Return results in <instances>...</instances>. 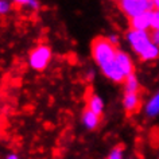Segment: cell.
<instances>
[{"label":"cell","instance_id":"6da1fadb","mask_svg":"<svg viewBox=\"0 0 159 159\" xmlns=\"http://www.w3.org/2000/svg\"><path fill=\"white\" fill-rule=\"evenodd\" d=\"M116 50L115 46L108 41V38L97 37L92 42V54L98 66L115 82H123L125 80L124 73L116 61Z\"/></svg>","mask_w":159,"mask_h":159},{"label":"cell","instance_id":"7a4b0ae2","mask_svg":"<svg viewBox=\"0 0 159 159\" xmlns=\"http://www.w3.org/2000/svg\"><path fill=\"white\" fill-rule=\"evenodd\" d=\"M127 38H128L132 49L139 54V57L143 61H152V59L158 58V46L154 45L150 38V34H147L146 31L129 30L127 34Z\"/></svg>","mask_w":159,"mask_h":159},{"label":"cell","instance_id":"3957f363","mask_svg":"<svg viewBox=\"0 0 159 159\" xmlns=\"http://www.w3.org/2000/svg\"><path fill=\"white\" fill-rule=\"evenodd\" d=\"M117 6L129 19L150 12L155 8L154 0H123L117 2Z\"/></svg>","mask_w":159,"mask_h":159},{"label":"cell","instance_id":"277c9868","mask_svg":"<svg viewBox=\"0 0 159 159\" xmlns=\"http://www.w3.org/2000/svg\"><path fill=\"white\" fill-rule=\"evenodd\" d=\"M51 57V50L46 45H39L31 51L30 65L35 70H43L47 66V62Z\"/></svg>","mask_w":159,"mask_h":159},{"label":"cell","instance_id":"5b68a950","mask_svg":"<svg viewBox=\"0 0 159 159\" xmlns=\"http://www.w3.org/2000/svg\"><path fill=\"white\" fill-rule=\"evenodd\" d=\"M152 16H154V11H150V12H146L143 15H139V16H136V18L129 19L131 30L146 31L147 29H151V25H152Z\"/></svg>","mask_w":159,"mask_h":159},{"label":"cell","instance_id":"8992f818","mask_svg":"<svg viewBox=\"0 0 159 159\" xmlns=\"http://www.w3.org/2000/svg\"><path fill=\"white\" fill-rule=\"evenodd\" d=\"M116 61L119 63V66H120L121 71L124 73L125 78L128 77V75H132L135 74V69H134V63L131 61V58L127 55L125 53H123L121 50H116Z\"/></svg>","mask_w":159,"mask_h":159},{"label":"cell","instance_id":"52a82bcc","mask_svg":"<svg viewBox=\"0 0 159 159\" xmlns=\"http://www.w3.org/2000/svg\"><path fill=\"white\" fill-rule=\"evenodd\" d=\"M82 123L88 129H96L98 123H100V116H97L94 112H92L88 107L82 112Z\"/></svg>","mask_w":159,"mask_h":159},{"label":"cell","instance_id":"ba28073f","mask_svg":"<svg viewBox=\"0 0 159 159\" xmlns=\"http://www.w3.org/2000/svg\"><path fill=\"white\" fill-rule=\"evenodd\" d=\"M86 102H88V105L86 107H88L92 112L96 113L97 116L101 117V113H102V101H101V98L98 97L96 93H93V92H90L89 90L88 96H86Z\"/></svg>","mask_w":159,"mask_h":159},{"label":"cell","instance_id":"9c48e42d","mask_svg":"<svg viewBox=\"0 0 159 159\" xmlns=\"http://www.w3.org/2000/svg\"><path fill=\"white\" fill-rule=\"evenodd\" d=\"M124 108L128 113L138 109L140 100H139V93H124V100H123Z\"/></svg>","mask_w":159,"mask_h":159},{"label":"cell","instance_id":"30bf717a","mask_svg":"<svg viewBox=\"0 0 159 159\" xmlns=\"http://www.w3.org/2000/svg\"><path fill=\"white\" fill-rule=\"evenodd\" d=\"M159 113V92L148 101V104L146 107V115L150 117H154Z\"/></svg>","mask_w":159,"mask_h":159},{"label":"cell","instance_id":"8fae6325","mask_svg":"<svg viewBox=\"0 0 159 159\" xmlns=\"http://www.w3.org/2000/svg\"><path fill=\"white\" fill-rule=\"evenodd\" d=\"M124 86H125V93H138L139 90V82L136 75H128L124 81Z\"/></svg>","mask_w":159,"mask_h":159},{"label":"cell","instance_id":"7c38bea8","mask_svg":"<svg viewBox=\"0 0 159 159\" xmlns=\"http://www.w3.org/2000/svg\"><path fill=\"white\" fill-rule=\"evenodd\" d=\"M107 159H123V147L121 146L115 147V148L111 151L109 157Z\"/></svg>","mask_w":159,"mask_h":159},{"label":"cell","instance_id":"4fadbf2b","mask_svg":"<svg viewBox=\"0 0 159 159\" xmlns=\"http://www.w3.org/2000/svg\"><path fill=\"white\" fill-rule=\"evenodd\" d=\"M15 3H18V4H23V6H30L33 7V8H39V3L37 0H14Z\"/></svg>","mask_w":159,"mask_h":159},{"label":"cell","instance_id":"5bb4252c","mask_svg":"<svg viewBox=\"0 0 159 159\" xmlns=\"http://www.w3.org/2000/svg\"><path fill=\"white\" fill-rule=\"evenodd\" d=\"M151 30H159V10L154 11V16H152V25H151Z\"/></svg>","mask_w":159,"mask_h":159},{"label":"cell","instance_id":"9a60e30c","mask_svg":"<svg viewBox=\"0 0 159 159\" xmlns=\"http://www.w3.org/2000/svg\"><path fill=\"white\" fill-rule=\"evenodd\" d=\"M150 38H151V41H152V43L155 46H158L159 45V30H152L150 33Z\"/></svg>","mask_w":159,"mask_h":159},{"label":"cell","instance_id":"2e32d148","mask_svg":"<svg viewBox=\"0 0 159 159\" xmlns=\"http://www.w3.org/2000/svg\"><path fill=\"white\" fill-rule=\"evenodd\" d=\"M8 8H10L8 2H7V0H2V2H0V12L6 14L7 11H8Z\"/></svg>","mask_w":159,"mask_h":159},{"label":"cell","instance_id":"e0dca14e","mask_svg":"<svg viewBox=\"0 0 159 159\" xmlns=\"http://www.w3.org/2000/svg\"><path fill=\"white\" fill-rule=\"evenodd\" d=\"M108 41L112 43L113 46H116V45H117V42H119V38L116 37V35H111V37H108Z\"/></svg>","mask_w":159,"mask_h":159},{"label":"cell","instance_id":"ac0fdd59","mask_svg":"<svg viewBox=\"0 0 159 159\" xmlns=\"http://www.w3.org/2000/svg\"><path fill=\"white\" fill-rule=\"evenodd\" d=\"M6 159H19V158H18V155H15V154H10Z\"/></svg>","mask_w":159,"mask_h":159},{"label":"cell","instance_id":"d6986e66","mask_svg":"<svg viewBox=\"0 0 159 159\" xmlns=\"http://www.w3.org/2000/svg\"><path fill=\"white\" fill-rule=\"evenodd\" d=\"M116 2H123V0H116Z\"/></svg>","mask_w":159,"mask_h":159}]
</instances>
